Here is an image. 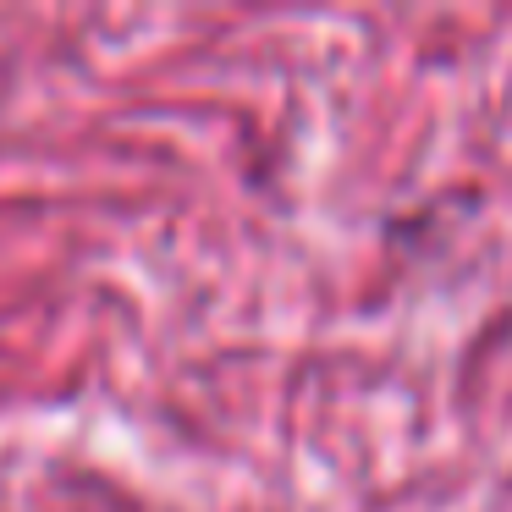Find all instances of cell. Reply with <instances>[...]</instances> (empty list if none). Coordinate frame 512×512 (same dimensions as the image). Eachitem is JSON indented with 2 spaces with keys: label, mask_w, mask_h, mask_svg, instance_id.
<instances>
[]
</instances>
